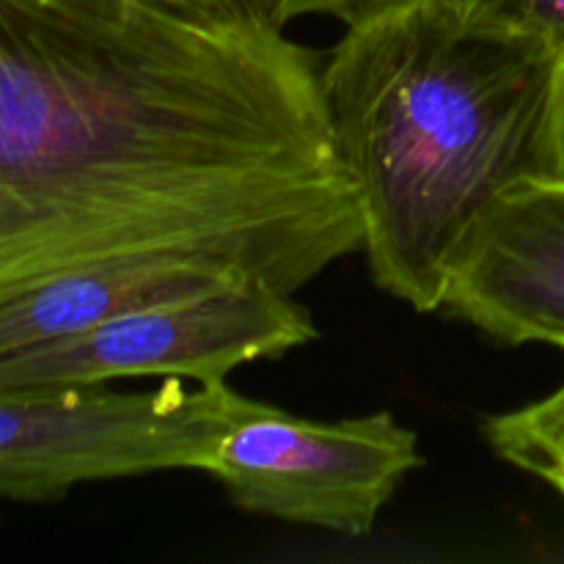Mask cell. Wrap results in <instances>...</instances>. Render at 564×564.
I'll return each instance as SVG.
<instances>
[{
    "instance_id": "1",
    "label": "cell",
    "mask_w": 564,
    "mask_h": 564,
    "mask_svg": "<svg viewBox=\"0 0 564 564\" xmlns=\"http://www.w3.org/2000/svg\"><path fill=\"white\" fill-rule=\"evenodd\" d=\"M319 69L240 0H0V303L147 257L295 295L361 251Z\"/></svg>"
},
{
    "instance_id": "2",
    "label": "cell",
    "mask_w": 564,
    "mask_h": 564,
    "mask_svg": "<svg viewBox=\"0 0 564 564\" xmlns=\"http://www.w3.org/2000/svg\"><path fill=\"white\" fill-rule=\"evenodd\" d=\"M319 88L375 284L416 312L444 306L452 264L510 193L564 176V55L441 0L347 28Z\"/></svg>"
},
{
    "instance_id": "3",
    "label": "cell",
    "mask_w": 564,
    "mask_h": 564,
    "mask_svg": "<svg viewBox=\"0 0 564 564\" xmlns=\"http://www.w3.org/2000/svg\"><path fill=\"white\" fill-rule=\"evenodd\" d=\"M240 394L165 378L154 391L0 386V499L58 501L77 485L202 471Z\"/></svg>"
},
{
    "instance_id": "4",
    "label": "cell",
    "mask_w": 564,
    "mask_h": 564,
    "mask_svg": "<svg viewBox=\"0 0 564 564\" xmlns=\"http://www.w3.org/2000/svg\"><path fill=\"white\" fill-rule=\"evenodd\" d=\"M422 463L416 430L389 411L314 422L240 394L202 471L246 512L367 534Z\"/></svg>"
},
{
    "instance_id": "5",
    "label": "cell",
    "mask_w": 564,
    "mask_h": 564,
    "mask_svg": "<svg viewBox=\"0 0 564 564\" xmlns=\"http://www.w3.org/2000/svg\"><path fill=\"white\" fill-rule=\"evenodd\" d=\"M317 336L312 314L264 281H231L147 303L66 339L0 361V386H108L121 378L224 383Z\"/></svg>"
},
{
    "instance_id": "6",
    "label": "cell",
    "mask_w": 564,
    "mask_h": 564,
    "mask_svg": "<svg viewBox=\"0 0 564 564\" xmlns=\"http://www.w3.org/2000/svg\"><path fill=\"white\" fill-rule=\"evenodd\" d=\"M441 308L501 345L564 350V176L518 187L477 226Z\"/></svg>"
},
{
    "instance_id": "7",
    "label": "cell",
    "mask_w": 564,
    "mask_h": 564,
    "mask_svg": "<svg viewBox=\"0 0 564 564\" xmlns=\"http://www.w3.org/2000/svg\"><path fill=\"white\" fill-rule=\"evenodd\" d=\"M231 281L257 279L202 257H147L64 270L0 303V361L80 334L130 308Z\"/></svg>"
},
{
    "instance_id": "8",
    "label": "cell",
    "mask_w": 564,
    "mask_h": 564,
    "mask_svg": "<svg viewBox=\"0 0 564 564\" xmlns=\"http://www.w3.org/2000/svg\"><path fill=\"white\" fill-rule=\"evenodd\" d=\"M482 433L501 460L564 496V383L543 400L488 416Z\"/></svg>"
},
{
    "instance_id": "9",
    "label": "cell",
    "mask_w": 564,
    "mask_h": 564,
    "mask_svg": "<svg viewBox=\"0 0 564 564\" xmlns=\"http://www.w3.org/2000/svg\"><path fill=\"white\" fill-rule=\"evenodd\" d=\"M466 20L538 39L564 55V0H441Z\"/></svg>"
},
{
    "instance_id": "10",
    "label": "cell",
    "mask_w": 564,
    "mask_h": 564,
    "mask_svg": "<svg viewBox=\"0 0 564 564\" xmlns=\"http://www.w3.org/2000/svg\"><path fill=\"white\" fill-rule=\"evenodd\" d=\"M240 3L248 11H253L259 20L284 31L292 20L308 14L334 17V20L352 28L397 9V6L408 3V0H240Z\"/></svg>"
}]
</instances>
